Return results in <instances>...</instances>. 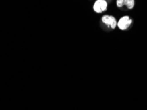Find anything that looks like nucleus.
I'll return each instance as SVG.
<instances>
[{"label":"nucleus","instance_id":"obj_2","mask_svg":"<svg viewBox=\"0 0 147 110\" xmlns=\"http://www.w3.org/2000/svg\"><path fill=\"white\" fill-rule=\"evenodd\" d=\"M94 10L97 13H101L107 9V2L105 0H97L94 5Z\"/></svg>","mask_w":147,"mask_h":110},{"label":"nucleus","instance_id":"obj_1","mask_svg":"<svg viewBox=\"0 0 147 110\" xmlns=\"http://www.w3.org/2000/svg\"><path fill=\"white\" fill-rule=\"evenodd\" d=\"M133 20L130 19L129 16H124L119 19L117 23L119 29L121 31H125L131 25Z\"/></svg>","mask_w":147,"mask_h":110},{"label":"nucleus","instance_id":"obj_4","mask_svg":"<svg viewBox=\"0 0 147 110\" xmlns=\"http://www.w3.org/2000/svg\"><path fill=\"white\" fill-rule=\"evenodd\" d=\"M116 3L118 7H122L125 5L129 9H132L135 5V0H117Z\"/></svg>","mask_w":147,"mask_h":110},{"label":"nucleus","instance_id":"obj_3","mask_svg":"<svg viewBox=\"0 0 147 110\" xmlns=\"http://www.w3.org/2000/svg\"><path fill=\"white\" fill-rule=\"evenodd\" d=\"M101 21L105 25H106L108 27L111 28V29H115L116 26L117 25L116 19L111 15H103L101 18Z\"/></svg>","mask_w":147,"mask_h":110}]
</instances>
